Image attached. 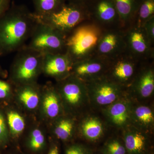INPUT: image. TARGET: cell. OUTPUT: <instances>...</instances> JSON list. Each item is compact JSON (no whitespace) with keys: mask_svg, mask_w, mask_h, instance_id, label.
<instances>
[{"mask_svg":"<svg viewBox=\"0 0 154 154\" xmlns=\"http://www.w3.org/2000/svg\"><path fill=\"white\" fill-rule=\"evenodd\" d=\"M36 23L26 6L11 5L0 19V53L17 52L25 47Z\"/></svg>","mask_w":154,"mask_h":154,"instance_id":"1","label":"cell"},{"mask_svg":"<svg viewBox=\"0 0 154 154\" xmlns=\"http://www.w3.org/2000/svg\"><path fill=\"white\" fill-rule=\"evenodd\" d=\"M103 30L90 21L79 25L66 36V53L73 63L96 55Z\"/></svg>","mask_w":154,"mask_h":154,"instance_id":"2","label":"cell"},{"mask_svg":"<svg viewBox=\"0 0 154 154\" xmlns=\"http://www.w3.org/2000/svg\"><path fill=\"white\" fill-rule=\"evenodd\" d=\"M37 22L54 28L66 36L81 24L90 21L88 9L66 2L57 11L47 15L36 16L32 12Z\"/></svg>","mask_w":154,"mask_h":154,"instance_id":"3","label":"cell"},{"mask_svg":"<svg viewBox=\"0 0 154 154\" xmlns=\"http://www.w3.org/2000/svg\"><path fill=\"white\" fill-rule=\"evenodd\" d=\"M66 41L62 33L36 22L25 46L42 54L66 53Z\"/></svg>","mask_w":154,"mask_h":154,"instance_id":"4","label":"cell"},{"mask_svg":"<svg viewBox=\"0 0 154 154\" xmlns=\"http://www.w3.org/2000/svg\"><path fill=\"white\" fill-rule=\"evenodd\" d=\"M43 54L26 46L17 51L13 65V78L20 84H29L42 71Z\"/></svg>","mask_w":154,"mask_h":154,"instance_id":"5","label":"cell"},{"mask_svg":"<svg viewBox=\"0 0 154 154\" xmlns=\"http://www.w3.org/2000/svg\"><path fill=\"white\" fill-rule=\"evenodd\" d=\"M86 84L89 99L100 107L108 106L118 101L125 88L106 75Z\"/></svg>","mask_w":154,"mask_h":154,"instance_id":"6","label":"cell"},{"mask_svg":"<svg viewBox=\"0 0 154 154\" xmlns=\"http://www.w3.org/2000/svg\"><path fill=\"white\" fill-rule=\"evenodd\" d=\"M124 31L127 52L141 62L154 59V45L142 27L134 25Z\"/></svg>","mask_w":154,"mask_h":154,"instance_id":"7","label":"cell"},{"mask_svg":"<svg viewBox=\"0 0 154 154\" xmlns=\"http://www.w3.org/2000/svg\"><path fill=\"white\" fill-rule=\"evenodd\" d=\"M142 63L126 52L110 61L106 75L125 88L129 87Z\"/></svg>","mask_w":154,"mask_h":154,"instance_id":"8","label":"cell"},{"mask_svg":"<svg viewBox=\"0 0 154 154\" xmlns=\"http://www.w3.org/2000/svg\"><path fill=\"white\" fill-rule=\"evenodd\" d=\"M88 10L90 21L102 30L121 29L119 15L113 0H96Z\"/></svg>","mask_w":154,"mask_h":154,"instance_id":"9","label":"cell"},{"mask_svg":"<svg viewBox=\"0 0 154 154\" xmlns=\"http://www.w3.org/2000/svg\"><path fill=\"white\" fill-rule=\"evenodd\" d=\"M126 52L124 30L120 28L103 30L96 55L111 61Z\"/></svg>","mask_w":154,"mask_h":154,"instance_id":"10","label":"cell"},{"mask_svg":"<svg viewBox=\"0 0 154 154\" xmlns=\"http://www.w3.org/2000/svg\"><path fill=\"white\" fill-rule=\"evenodd\" d=\"M110 61L95 55L74 63L71 75L85 82L106 75Z\"/></svg>","mask_w":154,"mask_h":154,"instance_id":"11","label":"cell"},{"mask_svg":"<svg viewBox=\"0 0 154 154\" xmlns=\"http://www.w3.org/2000/svg\"><path fill=\"white\" fill-rule=\"evenodd\" d=\"M61 81V91L69 105L77 107L88 103L89 98L85 82L72 75Z\"/></svg>","mask_w":154,"mask_h":154,"instance_id":"12","label":"cell"},{"mask_svg":"<svg viewBox=\"0 0 154 154\" xmlns=\"http://www.w3.org/2000/svg\"><path fill=\"white\" fill-rule=\"evenodd\" d=\"M73 64L66 53L43 54L42 71L61 81L71 75Z\"/></svg>","mask_w":154,"mask_h":154,"instance_id":"13","label":"cell"},{"mask_svg":"<svg viewBox=\"0 0 154 154\" xmlns=\"http://www.w3.org/2000/svg\"><path fill=\"white\" fill-rule=\"evenodd\" d=\"M152 60L142 63L129 88L143 98L150 97L154 91V70Z\"/></svg>","mask_w":154,"mask_h":154,"instance_id":"14","label":"cell"},{"mask_svg":"<svg viewBox=\"0 0 154 154\" xmlns=\"http://www.w3.org/2000/svg\"><path fill=\"white\" fill-rule=\"evenodd\" d=\"M119 15L121 28L125 30L134 24L142 0H113Z\"/></svg>","mask_w":154,"mask_h":154,"instance_id":"15","label":"cell"},{"mask_svg":"<svg viewBox=\"0 0 154 154\" xmlns=\"http://www.w3.org/2000/svg\"><path fill=\"white\" fill-rule=\"evenodd\" d=\"M129 103L124 100H118L108 106L107 115L110 121L118 126H123L128 122L131 116Z\"/></svg>","mask_w":154,"mask_h":154,"instance_id":"16","label":"cell"},{"mask_svg":"<svg viewBox=\"0 0 154 154\" xmlns=\"http://www.w3.org/2000/svg\"><path fill=\"white\" fill-rule=\"evenodd\" d=\"M124 139L125 148L131 154H140L145 149L146 138L138 131H127Z\"/></svg>","mask_w":154,"mask_h":154,"instance_id":"17","label":"cell"},{"mask_svg":"<svg viewBox=\"0 0 154 154\" xmlns=\"http://www.w3.org/2000/svg\"><path fill=\"white\" fill-rule=\"evenodd\" d=\"M103 130L102 122L96 117H90L86 119L82 125L83 135L90 140L99 139L103 134Z\"/></svg>","mask_w":154,"mask_h":154,"instance_id":"18","label":"cell"},{"mask_svg":"<svg viewBox=\"0 0 154 154\" xmlns=\"http://www.w3.org/2000/svg\"><path fill=\"white\" fill-rule=\"evenodd\" d=\"M36 16H43L54 13L61 8L67 2L66 0H32Z\"/></svg>","mask_w":154,"mask_h":154,"instance_id":"19","label":"cell"},{"mask_svg":"<svg viewBox=\"0 0 154 154\" xmlns=\"http://www.w3.org/2000/svg\"><path fill=\"white\" fill-rule=\"evenodd\" d=\"M131 117L139 125L145 128H149L153 125L154 113L148 106L140 105L135 108L132 113L131 112Z\"/></svg>","mask_w":154,"mask_h":154,"instance_id":"20","label":"cell"},{"mask_svg":"<svg viewBox=\"0 0 154 154\" xmlns=\"http://www.w3.org/2000/svg\"><path fill=\"white\" fill-rule=\"evenodd\" d=\"M153 17L154 0H142L134 25L142 27L146 22Z\"/></svg>","mask_w":154,"mask_h":154,"instance_id":"21","label":"cell"},{"mask_svg":"<svg viewBox=\"0 0 154 154\" xmlns=\"http://www.w3.org/2000/svg\"><path fill=\"white\" fill-rule=\"evenodd\" d=\"M57 95L53 91H51L46 95L43 102L45 112L48 117H56L60 111V104Z\"/></svg>","mask_w":154,"mask_h":154,"instance_id":"22","label":"cell"},{"mask_svg":"<svg viewBox=\"0 0 154 154\" xmlns=\"http://www.w3.org/2000/svg\"><path fill=\"white\" fill-rule=\"evenodd\" d=\"M19 98L21 102L29 109H35L39 102L37 93L33 88L30 87L23 88L19 94Z\"/></svg>","mask_w":154,"mask_h":154,"instance_id":"23","label":"cell"},{"mask_svg":"<svg viewBox=\"0 0 154 154\" xmlns=\"http://www.w3.org/2000/svg\"><path fill=\"white\" fill-rule=\"evenodd\" d=\"M8 120L11 132L14 135L20 134L25 128L24 119L19 113L15 111L9 112L8 115Z\"/></svg>","mask_w":154,"mask_h":154,"instance_id":"24","label":"cell"},{"mask_svg":"<svg viewBox=\"0 0 154 154\" xmlns=\"http://www.w3.org/2000/svg\"><path fill=\"white\" fill-rule=\"evenodd\" d=\"M73 129L74 123L70 119H62L56 127L55 134L60 139L66 140L71 137Z\"/></svg>","mask_w":154,"mask_h":154,"instance_id":"25","label":"cell"},{"mask_svg":"<svg viewBox=\"0 0 154 154\" xmlns=\"http://www.w3.org/2000/svg\"><path fill=\"white\" fill-rule=\"evenodd\" d=\"M44 143L45 137L42 132L39 129L34 130L30 138V148L34 150H38L43 146Z\"/></svg>","mask_w":154,"mask_h":154,"instance_id":"26","label":"cell"},{"mask_svg":"<svg viewBox=\"0 0 154 154\" xmlns=\"http://www.w3.org/2000/svg\"><path fill=\"white\" fill-rule=\"evenodd\" d=\"M105 154H125L126 149L118 140L110 141L105 149Z\"/></svg>","mask_w":154,"mask_h":154,"instance_id":"27","label":"cell"},{"mask_svg":"<svg viewBox=\"0 0 154 154\" xmlns=\"http://www.w3.org/2000/svg\"><path fill=\"white\" fill-rule=\"evenodd\" d=\"M142 27L148 38L154 45V17L146 22Z\"/></svg>","mask_w":154,"mask_h":154,"instance_id":"28","label":"cell"},{"mask_svg":"<svg viewBox=\"0 0 154 154\" xmlns=\"http://www.w3.org/2000/svg\"><path fill=\"white\" fill-rule=\"evenodd\" d=\"M11 91V86L5 82L0 80V99L5 98Z\"/></svg>","mask_w":154,"mask_h":154,"instance_id":"29","label":"cell"},{"mask_svg":"<svg viewBox=\"0 0 154 154\" xmlns=\"http://www.w3.org/2000/svg\"><path fill=\"white\" fill-rule=\"evenodd\" d=\"M7 137L5 122L3 116L0 113V142L4 141Z\"/></svg>","mask_w":154,"mask_h":154,"instance_id":"30","label":"cell"},{"mask_svg":"<svg viewBox=\"0 0 154 154\" xmlns=\"http://www.w3.org/2000/svg\"><path fill=\"white\" fill-rule=\"evenodd\" d=\"M67 2L84 7L88 9L96 0H66Z\"/></svg>","mask_w":154,"mask_h":154,"instance_id":"31","label":"cell"},{"mask_svg":"<svg viewBox=\"0 0 154 154\" xmlns=\"http://www.w3.org/2000/svg\"><path fill=\"white\" fill-rule=\"evenodd\" d=\"M11 0H0V19L11 5Z\"/></svg>","mask_w":154,"mask_h":154,"instance_id":"32","label":"cell"},{"mask_svg":"<svg viewBox=\"0 0 154 154\" xmlns=\"http://www.w3.org/2000/svg\"><path fill=\"white\" fill-rule=\"evenodd\" d=\"M66 154H85L84 150L79 146L70 147L66 151Z\"/></svg>","mask_w":154,"mask_h":154,"instance_id":"33","label":"cell"},{"mask_svg":"<svg viewBox=\"0 0 154 154\" xmlns=\"http://www.w3.org/2000/svg\"><path fill=\"white\" fill-rule=\"evenodd\" d=\"M48 154H59L58 149L57 146H54L50 151Z\"/></svg>","mask_w":154,"mask_h":154,"instance_id":"34","label":"cell"}]
</instances>
